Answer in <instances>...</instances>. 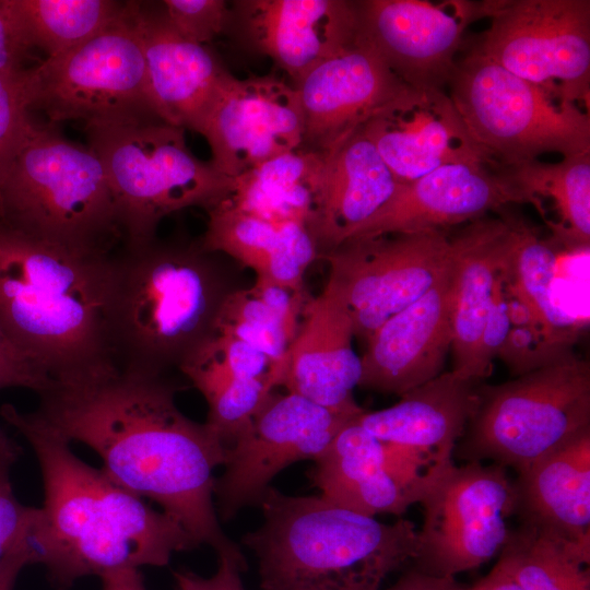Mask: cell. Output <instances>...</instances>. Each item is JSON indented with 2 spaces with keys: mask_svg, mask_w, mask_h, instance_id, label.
I'll return each instance as SVG.
<instances>
[{
  "mask_svg": "<svg viewBox=\"0 0 590 590\" xmlns=\"http://www.w3.org/2000/svg\"><path fill=\"white\" fill-rule=\"evenodd\" d=\"M21 448L0 427V566L12 554L30 548L37 563V529L40 508L22 505L14 495L10 472Z\"/></svg>",
  "mask_w": 590,
  "mask_h": 590,
  "instance_id": "obj_37",
  "label": "cell"
},
{
  "mask_svg": "<svg viewBox=\"0 0 590 590\" xmlns=\"http://www.w3.org/2000/svg\"><path fill=\"white\" fill-rule=\"evenodd\" d=\"M589 564L590 551L519 524L495 566L522 590H590Z\"/></svg>",
  "mask_w": 590,
  "mask_h": 590,
  "instance_id": "obj_32",
  "label": "cell"
},
{
  "mask_svg": "<svg viewBox=\"0 0 590 590\" xmlns=\"http://www.w3.org/2000/svg\"><path fill=\"white\" fill-rule=\"evenodd\" d=\"M365 410L328 409L287 391L268 396L226 450L213 494L223 520L259 506L273 477L286 467L316 460L339 430Z\"/></svg>",
  "mask_w": 590,
  "mask_h": 590,
  "instance_id": "obj_14",
  "label": "cell"
},
{
  "mask_svg": "<svg viewBox=\"0 0 590 590\" xmlns=\"http://www.w3.org/2000/svg\"><path fill=\"white\" fill-rule=\"evenodd\" d=\"M507 469L483 462H453L428 475L418 504L413 568L432 576L456 577L476 569L504 547L514 515V484Z\"/></svg>",
  "mask_w": 590,
  "mask_h": 590,
  "instance_id": "obj_11",
  "label": "cell"
},
{
  "mask_svg": "<svg viewBox=\"0 0 590 590\" xmlns=\"http://www.w3.org/2000/svg\"><path fill=\"white\" fill-rule=\"evenodd\" d=\"M361 131L401 184L449 164L480 162L489 166L446 91L406 85Z\"/></svg>",
  "mask_w": 590,
  "mask_h": 590,
  "instance_id": "obj_18",
  "label": "cell"
},
{
  "mask_svg": "<svg viewBox=\"0 0 590 590\" xmlns=\"http://www.w3.org/2000/svg\"><path fill=\"white\" fill-rule=\"evenodd\" d=\"M276 387L273 376L229 380L204 397L205 425L227 449Z\"/></svg>",
  "mask_w": 590,
  "mask_h": 590,
  "instance_id": "obj_36",
  "label": "cell"
},
{
  "mask_svg": "<svg viewBox=\"0 0 590 590\" xmlns=\"http://www.w3.org/2000/svg\"><path fill=\"white\" fill-rule=\"evenodd\" d=\"M1 417L32 446L42 470L44 506L37 563L66 590L82 577L165 566L175 552L199 546L173 517L116 484L71 450L34 412L5 403Z\"/></svg>",
  "mask_w": 590,
  "mask_h": 590,
  "instance_id": "obj_2",
  "label": "cell"
},
{
  "mask_svg": "<svg viewBox=\"0 0 590 590\" xmlns=\"http://www.w3.org/2000/svg\"><path fill=\"white\" fill-rule=\"evenodd\" d=\"M523 221L512 215L470 222L450 238V322L452 371L476 381L486 378L481 340L494 281L516 251Z\"/></svg>",
  "mask_w": 590,
  "mask_h": 590,
  "instance_id": "obj_21",
  "label": "cell"
},
{
  "mask_svg": "<svg viewBox=\"0 0 590 590\" xmlns=\"http://www.w3.org/2000/svg\"><path fill=\"white\" fill-rule=\"evenodd\" d=\"M163 14L184 38L204 45L228 24L232 12L223 0H165Z\"/></svg>",
  "mask_w": 590,
  "mask_h": 590,
  "instance_id": "obj_38",
  "label": "cell"
},
{
  "mask_svg": "<svg viewBox=\"0 0 590 590\" xmlns=\"http://www.w3.org/2000/svg\"><path fill=\"white\" fill-rule=\"evenodd\" d=\"M21 73H0V175L34 122Z\"/></svg>",
  "mask_w": 590,
  "mask_h": 590,
  "instance_id": "obj_39",
  "label": "cell"
},
{
  "mask_svg": "<svg viewBox=\"0 0 590 590\" xmlns=\"http://www.w3.org/2000/svg\"><path fill=\"white\" fill-rule=\"evenodd\" d=\"M223 257L200 239L155 238L114 253L106 323L117 367L179 370L214 334L223 304L240 287Z\"/></svg>",
  "mask_w": 590,
  "mask_h": 590,
  "instance_id": "obj_4",
  "label": "cell"
},
{
  "mask_svg": "<svg viewBox=\"0 0 590 590\" xmlns=\"http://www.w3.org/2000/svg\"><path fill=\"white\" fill-rule=\"evenodd\" d=\"M135 22L160 119L198 132L227 71L204 45L180 36L163 12L138 2Z\"/></svg>",
  "mask_w": 590,
  "mask_h": 590,
  "instance_id": "obj_24",
  "label": "cell"
},
{
  "mask_svg": "<svg viewBox=\"0 0 590 590\" xmlns=\"http://www.w3.org/2000/svg\"><path fill=\"white\" fill-rule=\"evenodd\" d=\"M138 1L86 42L21 73L30 110L49 123L79 121L84 130L161 120L152 101Z\"/></svg>",
  "mask_w": 590,
  "mask_h": 590,
  "instance_id": "obj_10",
  "label": "cell"
},
{
  "mask_svg": "<svg viewBox=\"0 0 590 590\" xmlns=\"http://www.w3.org/2000/svg\"><path fill=\"white\" fill-rule=\"evenodd\" d=\"M557 256L554 245L543 240L524 222L510 262V275L517 294L533 317L555 338L574 345L579 324L556 300L554 284Z\"/></svg>",
  "mask_w": 590,
  "mask_h": 590,
  "instance_id": "obj_34",
  "label": "cell"
},
{
  "mask_svg": "<svg viewBox=\"0 0 590 590\" xmlns=\"http://www.w3.org/2000/svg\"><path fill=\"white\" fill-rule=\"evenodd\" d=\"M327 165V152L295 150L232 178L219 203L273 222L315 224Z\"/></svg>",
  "mask_w": 590,
  "mask_h": 590,
  "instance_id": "obj_30",
  "label": "cell"
},
{
  "mask_svg": "<svg viewBox=\"0 0 590 590\" xmlns=\"http://www.w3.org/2000/svg\"><path fill=\"white\" fill-rule=\"evenodd\" d=\"M526 202L538 206L548 198L560 219L550 224L566 249L588 250L590 245V152L565 156L557 163L538 160L500 168Z\"/></svg>",
  "mask_w": 590,
  "mask_h": 590,
  "instance_id": "obj_31",
  "label": "cell"
},
{
  "mask_svg": "<svg viewBox=\"0 0 590 590\" xmlns=\"http://www.w3.org/2000/svg\"><path fill=\"white\" fill-rule=\"evenodd\" d=\"M449 272L366 340L358 387L401 397L441 374L452 343Z\"/></svg>",
  "mask_w": 590,
  "mask_h": 590,
  "instance_id": "obj_20",
  "label": "cell"
},
{
  "mask_svg": "<svg viewBox=\"0 0 590 590\" xmlns=\"http://www.w3.org/2000/svg\"><path fill=\"white\" fill-rule=\"evenodd\" d=\"M0 384L3 388L22 387L38 394L48 389L51 379L20 353L0 331Z\"/></svg>",
  "mask_w": 590,
  "mask_h": 590,
  "instance_id": "obj_40",
  "label": "cell"
},
{
  "mask_svg": "<svg viewBox=\"0 0 590 590\" xmlns=\"http://www.w3.org/2000/svg\"><path fill=\"white\" fill-rule=\"evenodd\" d=\"M356 418L344 425L315 460L310 480L320 496L344 508L370 517L402 516L418 503V494L393 474L384 442Z\"/></svg>",
  "mask_w": 590,
  "mask_h": 590,
  "instance_id": "obj_27",
  "label": "cell"
},
{
  "mask_svg": "<svg viewBox=\"0 0 590 590\" xmlns=\"http://www.w3.org/2000/svg\"><path fill=\"white\" fill-rule=\"evenodd\" d=\"M259 506L263 521L241 541L258 559L261 590H381L416 554L417 529L406 519L384 523L271 486Z\"/></svg>",
  "mask_w": 590,
  "mask_h": 590,
  "instance_id": "obj_5",
  "label": "cell"
},
{
  "mask_svg": "<svg viewBox=\"0 0 590 590\" xmlns=\"http://www.w3.org/2000/svg\"><path fill=\"white\" fill-rule=\"evenodd\" d=\"M33 49L26 43L8 0H0V73L19 74Z\"/></svg>",
  "mask_w": 590,
  "mask_h": 590,
  "instance_id": "obj_42",
  "label": "cell"
},
{
  "mask_svg": "<svg viewBox=\"0 0 590 590\" xmlns=\"http://www.w3.org/2000/svg\"><path fill=\"white\" fill-rule=\"evenodd\" d=\"M180 389L168 374L115 367L52 382L33 412L67 441L92 448L116 484L157 503L199 545L240 555L214 504L213 471L227 449L205 423L178 409Z\"/></svg>",
  "mask_w": 590,
  "mask_h": 590,
  "instance_id": "obj_1",
  "label": "cell"
},
{
  "mask_svg": "<svg viewBox=\"0 0 590 590\" xmlns=\"http://www.w3.org/2000/svg\"><path fill=\"white\" fill-rule=\"evenodd\" d=\"M184 131L163 120L85 130L110 186L122 247L149 244L166 216L209 210L227 196L232 178L197 158Z\"/></svg>",
  "mask_w": 590,
  "mask_h": 590,
  "instance_id": "obj_7",
  "label": "cell"
},
{
  "mask_svg": "<svg viewBox=\"0 0 590 590\" xmlns=\"http://www.w3.org/2000/svg\"><path fill=\"white\" fill-rule=\"evenodd\" d=\"M0 389H3V387L1 386V384H0Z\"/></svg>",
  "mask_w": 590,
  "mask_h": 590,
  "instance_id": "obj_47",
  "label": "cell"
},
{
  "mask_svg": "<svg viewBox=\"0 0 590 590\" xmlns=\"http://www.w3.org/2000/svg\"><path fill=\"white\" fill-rule=\"evenodd\" d=\"M468 590H522L506 573L494 566L493 569Z\"/></svg>",
  "mask_w": 590,
  "mask_h": 590,
  "instance_id": "obj_46",
  "label": "cell"
},
{
  "mask_svg": "<svg viewBox=\"0 0 590 590\" xmlns=\"http://www.w3.org/2000/svg\"><path fill=\"white\" fill-rule=\"evenodd\" d=\"M385 590H468V588L461 586L455 577L432 576L412 567Z\"/></svg>",
  "mask_w": 590,
  "mask_h": 590,
  "instance_id": "obj_43",
  "label": "cell"
},
{
  "mask_svg": "<svg viewBox=\"0 0 590 590\" xmlns=\"http://www.w3.org/2000/svg\"><path fill=\"white\" fill-rule=\"evenodd\" d=\"M448 95L491 167L590 152V116L521 79L474 47L458 58Z\"/></svg>",
  "mask_w": 590,
  "mask_h": 590,
  "instance_id": "obj_8",
  "label": "cell"
},
{
  "mask_svg": "<svg viewBox=\"0 0 590 590\" xmlns=\"http://www.w3.org/2000/svg\"><path fill=\"white\" fill-rule=\"evenodd\" d=\"M198 133L208 141L213 167L227 178L303 144L298 92L273 75L225 74Z\"/></svg>",
  "mask_w": 590,
  "mask_h": 590,
  "instance_id": "obj_16",
  "label": "cell"
},
{
  "mask_svg": "<svg viewBox=\"0 0 590 590\" xmlns=\"http://www.w3.org/2000/svg\"><path fill=\"white\" fill-rule=\"evenodd\" d=\"M217 556L219 567L211 577H202L186 569L175 571L177 590H246L240 578V574L247 568L244 555Z\"/></svg>",
  "mask_w": 590,
  "mask_h": 590,
  "instance_id": "obj_41",
  "label": "cell"
},
{
  "mask_svg": "<svg viewBox=\"0 0 590 590\" xmlns=\"http://www.w3.org/2000/svg\"><path fill=\"white\" fill-rule=\"evenodd\" d=\"M327 287L352 318L354 335L366 340L389 318L421 298L449 270L445 231L350 238L321 255Z\"/></svg>",
  "mask_w": 590,
  "mask_h": 590,
  "instance_id": "obj_13",
  "label": "cell"
},
{
  "mask_svg": "<svg viewBox=\"0 0 590 590\" xmlns=\"http://www.w3.org/2000/svg\"><path fill=\"white\" fill-rule=\"evenodd\" d=\"M114 253L75 255L0 222V331L52 382L117 367L106 323Z\"/></svg>",
  "mask_w": 590,
  "mask_h": 590,
  "instance_id": "obj_3",
  "label": "cell"
},
{
  "mask_svg": "<svg viewBox=\"0 0 590 590\" xmlns=\"http://www.w3.org/2000/svg\"><path fill=\"white\" fill-rule=\"evenodd\" d=\"M354 337L346 306L324 286L305 304L281 386L328 409L359 406L353 397L362 374Z\"/></svg>",
  "mask_w": 590,
  "mask_h": 590,
  "instance_id": "obj_23",
  "label": "cell"
},
{
  "mask_svg": "<svg viewBox=\"0 0 590 590\" xmlns=\"http://www.w3.org/2000/svg\"><path fill=\"white\" fill-rule=\"evenodd\" d=\"M0 222L80 256H109L122 244L102 161L49 122L34 120L0 175Z\"/></svg>",
  "mask_w": 590,
  "mask_h": 590,
  "instance_id": "obj_6",
  "label": "cell"
},
{
  "mask_svg": "<svg viewBox=\"0 0 590 590\" xmlns=\"http://www.w3.org/2000/svg\"><path fill=\"white\" fill-rule=\"evenodd\" d=\"M590 428V365L573 352L516 379L480 385L474 416L453 458L518 474Z\"/></svg>",
  "mask_w": 590,
  "mask_h": 590,
  "instance_id": "obj_9",
  "label": "cell"
},
{
  "mask_svg": "<svg viewBox=\"0 0 590 590\" xmlns=\"http://www.w3.org/2000/svg\"><path fill=\"white\" fill-rule=\"evenodd\" d=\"M406 85L359 39L317 64L297 83L309 150L329 151Z\"/></svg>",
  "mask_w": 590,
  "mask_h": 590,
  "instance_id": "obj_19",
  "label": "cell"
},
{
  "mask_svg": "<svg viewBox=\"0 0 590 590\" xmlns=\"http://www.w3.org/2000/svg\"><path fill=\"white\" fill-rule=\"evenodd\" d=\"M510 203L527 202L503 170L480 162L449 164L400 182L389 201L346 239L445 231Z\"/></svg>",
  "mask_w": 590,
  "mask_h": 590,
  "instance_id": "obj_17",
  "label": "cell"
},
{
  "mask_svg": "<svg viewBox=\"0 0 590 590\" xmlns=\"http://www.w3.org/2000/svg\"><path fill=\"white\" fill-rule=\"evenodd\" d=\"M355 2L356 38L368 45L405 85L423 91L447 90L464 31L483 19L480 1Z\"/></svg>",
  "mask_w": 590,
  "mask_h": 590,
  "instance_id": "obj_15",
  "label": "cell"
},
{
  "mask_svg": "<svg viewBox=\"0 0 590 590\" xmlns=\"http://www.w3.org/2000/svg\"><path fill=\"white\" fill-rule=\"evenodd\" d=\"M481 384L452 370L441 373L396 404L364 411L356 421L382 442L411 448L437 465L450 463L479 406Z\"/></svg>",
  "mask_w": 590,
  "mask_h": 590,
  "instance_id": "obj_25",
  "label": "cell"
},
{
  "mask_svg": "<svg viewBox=\"0 0 590 590\" xmlns=\"http://www.w3.org/2000/svg\"><path fill=\"white\" fill-rule=\"evenodd\" d=\"M488 28L474 48L554 97L588 102L589 0H483Z\"/></svg>",
  "mask_w": 590,
  "mask_h": 590,
  "instance_id": "obj_12",
  "label": "cell"
},
{
  "mask_svg": "<svg viewBox=\"0 0 590 590\" xmlns=\"http://www.w3.org/2000/svg\"><path fill=\"white\" fill-rule=\"evenodd\" d=\"M203 249L235 260L263 279L304 292V274L319 256L309 229L296 222L268 221L224 204L209 210Z\"/></svg>",
  "mask_w": 590,
  "mask_h": 590,
  "instance_id": "obj_28",
  "label": "cell"
},
{
  "mask_svg": "<svg viewBox=\"0 0 590 590\" xmlns=\"http://www.w3.org/2000/svg\"><path fill=\"white\" fill-rule=\"evenodd\" d=\"M235 13L249 44L297 83L356 39V2L346 0H244Z\"/></svg>",
  "mask_w": 590,
  "mask_h": 590,
  "instance_id": "obj_22",
  "label": "cell"
},
{
  "mask_svg": "<svg viewBox=\"0 0 590 590\" xmlns=\"http://www.w3.org/2000/svg\"><path fill=\"white\" fill-rule=\"evenodd\" d=\"M36 563L35 554L30 548L21 550L9 556L0 566V590H13L21 569Z\"/></svg>",
  "mask_w": 590,
  "mask_h": 590,
  "instance_id": "obj_44",
  "label": "cell"
},
{
  "mask_svg": "<svg viewBox=\"0 0 590 590\" xmlns=\"http://www.w3.org/2000/svg\"><path fill=\"white\" fill-rule=\"evenodd\" d=\"M103 590H146L139 569H122L101 577Z\"/></svg>",
  "mask_w": 590,
  "mask_h": 590,
  "instance_id": "obj_45",
  "label": "cell"
},
{
  "mask_svg": "<svg viewBox=\"0 0 590 590\" xmlns=\"http://www.w3.org/2000/svg\"><path fill=\"white\" fill-rule=\"evenodd\" d=\"M326 152L323 188L310 232L321 255L382 208L400 184L361 129Z\"/></svg>",
  "mask_w": 590,
  "mask_h": 590,
  "instance_id": "obj_29",
  "label": "cell"
},
{
  "mask_svg": "<svg viewBox=\"0 0 590 590\" xmlns=\"http://www.w3.org/2000/svg\"><path fill=\"white\" fill-rule=\"evenodd\" d=\"M215 331L238 339L266 354L285 373L292 338L278 315L251 287H239L223 304Z\"/></svg>",
  "mask_w": 590,
  "mask_h": 590,
  "instance_id": "obj_35",
  "label": "cell"
},
{
  "mask_svg": "<svg viewBox=\"0 0 590 590\" xmlns=\"http://www.w3.org/2000/svg\"><path fill=\"white\" fill-rule=\"evenodd\" d=\"M512 484L519 524L590 551V428L535 461Z\"/></svg>",
  "mask_w": 590,
  "mask_h": 590,
  "instance_id": "obj_26",
  "label": "cell"
},
{
  "mask_svg": "<svg viewBox=\"0 0 590 590\" xmlns=\"http://www.w3.org/2000/svg\"><path fill=\"white\" fill-rule=\"evenodd\" d=\"M28 46L46 58L70 51L118 19L129 1L8 0Z\"/></svg>",
  "mask_w": 590,
  "mask_h": 590,
  "instance_id": "obj_33",
  "label": "cell"
}]
</instances>
